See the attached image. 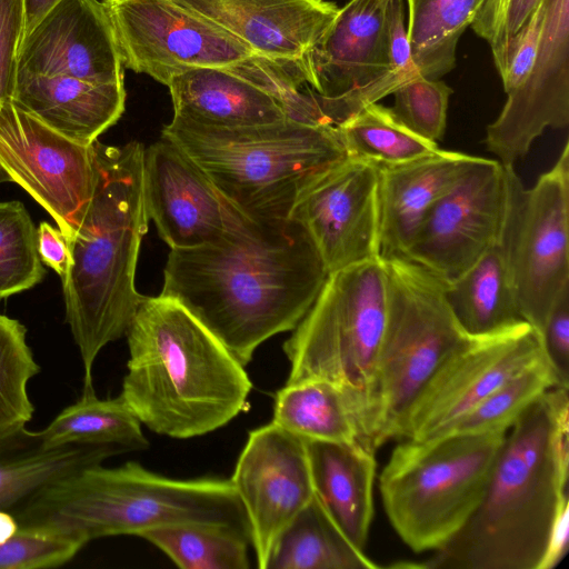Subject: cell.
Masks as SVG:
<instances>
[{
	"label": "cell",
	"instance_id": "cell-1",
	"mask_svg": "<svg viewBox=\"0 0 569 569\" xmlns=\"http://www.w3.org/2000/svg\"><path fill=\"white\" fill-rule=\"evenodd\" d=\"M328 274L299 222L244 216L216 241L171 249L160 295L181 303L246 367L262 342L297 327Z\"/></svg>",
	"mask_w": 569,
	"mask_h": 569
},
{
	"label": "cell",
	"instance_id": "cell-2",
	"mask_svg": "<svg viewBox=\"0 0 569 569\" xmlns=\"http://www.w3.org/2000/svg\"><path fill=\"white\" fill-rule=\"evenodd\" d=\"M568 480L569 388L555 387L507 431L477 509L419 568L539 569Z\"/></svg>",
	"mask_w": 569,
	"mask_h": 569
},
{
	"label": "cell",
	"instance_id": "cell-3",
	"mask_svg": "<svg viewBox=\"0 0 569 569\" xmlns=\"http://www.w3.org/2000/svg\"><path fill=\"white\" fill-rule=\"evenodd\" d=\"M93 193L73 236L61 278L66 321L79 349L83 389H92L93 363L108 343L126 336L143 298L136 289L140 246L149 217L143 192L144 147L93 142Z\"/></svg>",
	"mask_w": 569,
	"mask_h": 569
},
{
	"label": "cell",
	"instance_id": "cell-4",
	"mask_svg": "<svg viewBox=\"0 0 569 569\" xmlns=\"http://www.w3.org/2000/svg\"><path fill=\"white\" fill-rule=\"evenodd\" d=\"M126 337L120 395L151 431L203 436L247 407L252 383L244 367L177 300L143 296Z\"/></svg>",
	"mask_w": 569,
	"mask_h": 569
},
{
	"label": "cell",
	"instance_id": "cell-5",
	"mask_svg": "<svg viewBox=\"0 0 569 569\" xmlns=\"http://www.w3.org/2000/svg\"><path fill=\"white\" fill-rule=\"evenodd\" d=\"M12 515L22 529L84 545L180 525L230 528L250 539L249 521L230 479H171L133 461L79 469L39 489Z\"/></svg>",
	"mask_w": 569,
	"mask_h": 569
},
{
	"label": "cell",
	"instance_id": "cell-6",
	"mask_svg": "<svg viewBox=\"0 0 569 569\" xmlns=\"http://www.w3.org/2000/svg\"><path fill=\"white\" fill-rule=\"evenodd\" d=\"M242 214L287 219L299 198L348 156L336 127L290 119L239 128L178 118L161 130Z\"/></svg>",
	"mask_w": 569,
	"mask_h": 569
},
{
	"label": "cell",
	"instance_id": "cell-7",
	"mask_svg": "<svg viewBox=\"0 0 569 569\" xmlns=\"http://www.w3.org/2000/svg\"><path fill=\"white\" fill-rule=\"evenodd\" d=\"M388 310L360 442L372 451L399 439L405 416L432 373L469 336L436 276L407 258L385 261Z\"/></svg>",
	"mask_w": 569,
	"mask_h": 569
},
{
	"label": "cell",
	"instance_id": "cell-8",
	"mask_svg": "<svg viewBox=\"0 0 569 569\" xmlns=\"http://www.w3.org/2000/svg\"><path fill=\"white\" fill-rule=\"evenodd\" d=\"M507 432L402 439L379 477L387 517L415 552L436 551L469 520Z\"/></svg>",
	"mask_w": 569,
	"mask_h": 569
},
{
	"label": "cell",
	"instance_id": "cell-9",
	"mask_svg": "<svg viewBox=\"0 0 569 569\" xmlns=\"http://www.w3.org/2000/svg\"><path fill=\"white\" fill-rule=\"evenodd\" d=\"M388 310V276L380 258L328 274L315 302L284 341L286 383L320 379L347 395L359 441Z\"/></svg>",
	"mask_w": 569,
	"mask_h": 569
},
{
	"label": "cell",
	"instance_id": "cell-10",
	"mask_svg": "<svg viewBox=\"0 0 569 569\" xmlns=\"http://www.w3.org/2000/svg\"><path fill=\"white\" fill-rule=\"evenodd\" d=\"M521 318L540 333L569 286V143L553 167L525 189L515 169L500 242Z\"/></svg>",
	"mask_w": 569,
	"mask_h": 569
},
{
	"label": "cell",
	"instance_id": "cell-11",
	"mask_svg": "<svg viewBox=\"0 0 569 569\" xmlns=\"http://www.w3.org/2000/svg\"><path fill=\"white\" fill-rule=\"evenodd\" d=\"M513 166L476 157L426 214L407 251L445 284L500 244Z\"/></svg>",
	"mask_w": 569,
	"mask_h": 569
},
{
	"label": "cell",
	"instance_id": "cell-12",
	"mask_svg": "<svg viewBox=\"0 0 569 569\" xmlns=\"http://www.w3.org/2000/svg\"><path fill=\"white\" fill-rule=\"evenodd\" d=\"M389 3L349 0L315 47L295 59L306 89L330 99L336 126L405 83L388 61Z\"/></svg>",
	"mask_w": 569,
	"mask_h": 569
},
{
	"label": "cell",
	"instance_id": "cell-13",
	"mask_svg": "<svg viewBox=\"0 0 569 569\" xmlns=\"http://www.w3.org/2000/svg\"><path fill=\"white\" fill-rule=\"evenodd\" d=\"M124 68L168 86L198 67H229L253 52L173 0H101Z\"/></svg>",
	"mask_w": 569,
	"mask_h": 569
},
{
	"label": "cell",
	"instance_id": "cell-14",
	"mask_svg": "<svg viewBox=\"0 0 569 569\" xmlns=\"http://www.w3.org/2000/svg\"><path fill=\"white\" fill-rule=\"evenodd\" d=\"M0 168L69 240L93 193L97 162L86 146L49 128L11 100L0 109Z\"/></svg>",
	"mask_w": 569,
	"mask_h": 569
},
{
	"label": "cell",
	"instance_id": "cell-15",
	"mask_svg": "<svg viewBox=\"0 0 569 569\" xmlns=\"http://www.w3.org/2000/svg\"><path fill=\"white\" fill-rule=\"evenodd\" d=\"M545 357L537 332L526 321L472 337L441 362L420 390L398 440L429 437Z\"/></svg>",
	"mask_w": 569,
	"mask_h": 569
},
{
	"label": "cell",
	"instance_id": "cell-16",
	"mask_svg": "<svg viewBox=\"0 0 569 569\" xmlns=\"http://www.w3.org/2000/svg\"><path fill=\"white\" fill-rule=\"evenodd\" d=\"M230 480L266 569L276 540L315 495L306 439L272 421L250 431Z\"/></svg>",
	"mask_w": 569,
	"mask_h": 569
},
{
	"label": "cell",
	"instance_id": "cell-17",
	"mask_svg": "<svg viewBox=\"0 0 569 569\" xmlns=\"http://www.w3.org/2000/svg\"><path fill=\"white\" fill-rule=\"evenodd\" d=\"M378 166L347 157L297 201L290 217L316 246L328 273L379 258Z\"/></svg>",
	"mask_w": 569,
	"mask_h": 569
},
{
	"label": "cell",
	"instance_id": "cell-18",
	"mask_svg": "<svg viewBox=\"0 0 569 569\" xmlns=\"http://www.w3.org/2000/svg\"><path fill=\"white\" fill-rule=\"evenodd\" d=\"M539 51L526 81L488 126L487 149L503 166L525 157L547 128L569 123V0H543Z\"/></svg>",
	"mask_w": 569,
	"mask_h": 569
},
{
	"label": "cell",
	"instance_id": "cell-19",
	"mask_svg": "<svg viewBox=\"0 0 569 569\" xmlns=\"http://www.w3.org/2000/svg\"><path fill=\"white\" fill-rule=\"evenodd\" d=\"M143 192L148 217L170 249L216 241L244 217L164 138L144 148Z\"/></svg>",
	"mask_w": 569,
	"mask_h": 569
},
{
	"label": "cell",
	"instance_id": "cell-20",
	"mask_svg": "<svg viewBox=\"0 0 569 569\" xmlns=\"http://www.w3.org/2000/svg\"><path fill=\"white\" fill-rule=\"evenodd\" d=\"M123 69L111 22L99 0H60L18 51V72L122 83Z\"/></svg>",
	"mask_w": 569,
	"mask_h": 569
},
{
	"label": "cell",
	"instance_id": "cell-21",
	"mask_svg": "<svg viewBox=\"0 0 569 569\" xmlns=\"http://www.w3.org/2000/svg\"><path fill=\"white\" fill-rule=\"evenodd\" d=\"M222 29L253 54L296 59L310 51L339 8L328 0H173Z\"/></svg>",
	"mask_w": 569,
	"mask_h": 569
},
{
	"label": "cell",
	"instance_id": "cell-22",
	"mask_svg": "<svg viewBox=\"0 0 569 569\" xmlns=\"http://www.w3.org/2000/svg\"><path fill=\"white\" fill-rule=\"evenodd\" d=\"M475 156L438 149L422 158L378 166L379 258H406L426 214Z\"/></svg>",
	"mask_w": 569,
	"mask_h": 569
},
{
	"label": "cell",
	"instance_id": "cell-23",
	"mask_svg": "<svg viewBox=\"0 0 569 569\" xmlns=\"http://www.w3.org/2000/svg\"><path fill=\"white\" fill-rule=\"evenodd\" d=\"M11 101L62 136L89 146L122 116L124 83L18 72Z\"/></svg>",
	"mask_w": 569,
	"mask_h": 569
},
{
	"label": "cell",
	"instance_id": "cell-24",
	"mask_svg": "<svg viewBox=\"0 0 569 569\" xmlns=\"http://www.w3.org/2000/svg\"><path fill=\"white\" fill-rule=\"evenodd\" d=\"M306 443L315 495L347 539L365 550L373 516L375 451L359 441Z\"/></svg>",
	"mask_w": 569,
	"mask_h": 569
},
{
	"label": "cell",
	"instance_id": "cell-25",
	"mask_svg": "<svg viewBox=\"0 0 569 569\" xmlns=\"http://www.w3.org/2000/svg\"><path fill=\"white\" fill-rule=\"evenodd\" d=\"M173 118L216 128H239L288 119L266 91L228 67H198L168 83Z\"/></svg>",
	"mask_w": 569,
	"mask_h": 569
},
{
	"label": "cell",
	"instance_id": "cell-26",
	"mask_svg": "<svg viewBox=\"0 0 569 569\" xmlns=\"http://www.w3.org/2000/svg\"><path fill=\"white\" fill-rule=\"evenodd\" d=\"M122 450L111 446L68 445L44 449L26 425L0 432V509L9 510L46 485L101 463Z\"/></svg>",
	"mask_w": 569,
	"mask_h": 569
},
{
	"label": "cell",
	"instance_id": "cell-27",
	"mask_svg": "<svg viewBox=\"0 0 569 569\" xmlns=\"http://www.w3.org/2000/svg\"><path fill=\"white\" fill-rule=\"evenodd\" d=\"M443 287L450 310L469 336L491 335L525 321L500 244Z\"/></svg>",
	"mask_w": 569,
	"mask_h": 569
},
{
	"label": "cell",
	"instance_id": "cell-28",
	"mask_svg": "<svg viewBox=\"0 0 569 569\" xmlns=\"http://www.w3.org/2000/svg\"><path fill=\"white\" fill-rule=\"evenodd\" d=\"M377 568L380 566L347 539L313 495L276 540L266 569Z\"/></svg>",
	"mask_w": 569,
	"mask_h": 569
},
{
	"label": "cell",
	"instance_id": "cell-29",
	"mask_svg": "<svg viewBox=\"0 0 569 569\" xmlns=\"http://www.w3.org/2000/svg\"><path fill=\"white\" fill-rule=\"evenodd\" d=\"M44 449L68 445L111 446L124 452L144 450L149 441L141 422L119 395L99 399L93 388L66 407L38 431Z\"/></svg>",
	"mask_w": 569,
	"mask_h": 569
},
{
	"label": "cell",
	"instance_id": "cell-30",
	"mask_svg": "<svg viewBox=\"0 0 569 569\" xmlns=\"http://www.w3.org/2000/svg\"><path fill=\"white\" fill-rule=\"evenodd\" d=\"M272 422L306 440L359 441L347 395L326 380L286 383L274 393Z\"/></svg>",
	"mask_w": 569,
	"mask_h": 569
},
{
	"label": "cell",
	"instance_id": "cell-31",
	"mask_svg": "<svg viewBox=\"0 0 569 569\" xmlns=\"http://www.w3.org/2000/svg\"><path fill=\"white\" fill-rule=\"evenodd\" d=\"M408 39L421 76L438 79L455 68L457 43L485 0H406Z\"/></svg>",
	"mask_w": 569,
	"mask_h": 569
},
{
	"label": "cell",
	"instance_id": "cell-32",
	"mask_svg": "<svg viewBox=\"0 0 569 569\" xmlns=\"http://www.w3.org/2000/svg\"><path fill=\"white\" fill-rule=\"evenodd\" d=\"M347 156L377 166L409 162L436 152L437 142L409 130L391 108L367 104L338 124Z\"/></svg>",
	"mask_w": 569,
	"mask_h": 569
},
{
	"label": "cell",
	"instance_id": "cell-33",
	"mask_svg": "<svg viewBox=\"0 0 569 569\" xmlns=\"http://www.w3.org/2000/svg\"><path fill=\"white\" fill-rule=\"evenodd\" d=\"M555 387L561 386L545 357L501 383L466 413L427 438L507 432L539 397Z\"/></svg>",
	"mask_w": 569,
	"mask_h": 569
},
{
	"label": "cell",
	"instance_id": "cell-34",
	"mask_svg": "<svg viewBox=\"0 0 569 569\" xmlns=\"http://www.w3.org/2000/svg\"><path fill=\"white\" fill-rule=\"evenodd\" d=\"M139 537L183 569H248L250 539L230 528L180 525L153 528Z\"/></svg>",
	"mask_w": 569,
	"mask_h": 569
},
{
	"label": "cell",
	"instance_id": "cell-35",
	"mask_svg": "<svg viewBox=\"0 0 569 569\" xmlns=\"http://www.w3.org/2000/svg\"><path fill=\"white\" fill-rule=\"evenodd\" d=\"M39 372L26 327L0 313V432L32 419L34 406L28 383Z\"/></svg>",
	"mask_w": 569,
	"mask_h": 569
},
{
	"label": "cell",
	"instance_id": "cell-36",
	"mask_svg": "<svg viewBox=\"0 0 569 569\" xmlns=\"http://www.w3.org/2000/svg\"><path fill=\"white\" fill-rule=\"evenodd\" d=\"M37 228L22 202H0V299L31 289L44 277Z\"/></svg>",
	"mask_w": 569,
	"mask_h": 569
},
{
	"label": "cell",
	"instance_id": "cell-37",
	"mask_svg": "<svg viewBox=\"0 0 569 569\" xmlns=\"http://www.w3.org/2000/svg\"><path fill=\"white\" fill-rule=\"evenodd\" d=\"M451 93L452 89L443 81L418 74L392 92L395 104L391 110L413 133L437 142L446 131Z\"/></svg>",
	"mask_w": 569,
	"mask_h": 569
},
{
	"label": "cell",
	"instance_id": "cell-38",
	"mask_svg": "<svg viewBox=\"0 0 569 569\" xmlns=\"http://www.w3.org/2000/svg\"><path fill=\"white\" fill-rule=\"evenodd\" d=\"M86 545L78 539L22 529L0 543V569H44L69 562Z\"/></svg>",
	"mask_w": 569,
	"mask_h": 569
},
{
	"label": "cell",
	"instance_id": "cell-39",
	"mask_svg": "<svg viewBox=\"0 0 569 569\" xmlns=\"http://www.w3.org/2000/svg\"><path fill=\"white\" fill-rule=\"evenodd\" d=\"M543 0H485L470 27L490 47L500 76L511 40Z\"/></svg>",
	"mask_w": 569,
	"mask_h": 569
},
{
	"label": "cell",
	"instance_id": "cell-40",
	"mask_svg": "<svg viewBox=\"0 0 569 569\" xmlns=\"http://www.w3.org/2000/svg\"><path fill=\"white\" fill-rule=\"evenodd\" d=\"M23 27V0H0V109L11 100L14 89ZM2 182L10 180L0 168V183Z\"/></svg>",
	"mask_w": 569,
	"mask_h": 569
},
{
	"label": "cell",
	"instance_id": "cell-41",
	"mask_svg": "<svg viewBox=\"0 0 569 569\" xmlns=\"http://www.w3.org/2000/svg\"><path fill=\"white\" fill-rule=\"evenodd\" d=\"M543 18L545 7L542 2L510 42L506 70L501 76L507 94L517 90L530 73L540 47Z\"/></svg>",
	"mask_w": 569,
	"mask_h": 569
},
{
	"label": "cell",
	"instance_id": "cell-42",
	"mask_svg": "<svg viewBox=\"0 0 569 569\" xmlns=\"http://www.w3.org/2000/svg\"><path fill=\"white\" fill-rule=\"evenodd\" d=\"M538 337L560 386L569 388V286L557 297Z\"/></svg>",
	"mask_w": 569,
	"mask_h": 569
},
{
	"label": "cell",
	"instance_id": "cell-43",
	"mask_svg": "<svg viewBox=\"0 0 569 569\" xmlns=\"http://www.w3.org/2000/svg\"><path fill=\"white\" fill-rule=\"evenodd\" d=\"M405 0H390L387 20V53L390 71L402 81L420 74L411 54L407 26L405 23Z\"/></svg>",
	"mask_w": 569,
	"mask_h": 569
},
{
	"label": "cell",
	"instance_id": "cell-44",
	"mask_svg": "<svg viewBox=\"0 0 569 569\" xmlns=\"http://www.w3.org/2000/svg\"><path fill=\"white\" fill-rule=\"evenodd\" d=\"M37 248L42 262L62 278L70 264L67 240L60 229L42 221L37 228Z\"/></svg>",
	"mask_w": 569,
	"mask_h": 569
},
{
	"label": "cell",
	"instance_id": "cell-45",
	"mask_svg": "<svg viewBox=\"0 0 569 569\" xmlns=\"http://www.w3.org/2000/svg\"><path fill=\"white\" fill-rule=\"evenodd\" d=\"M569 546V506L558 516L539 569H553L567 555Z\"/></svg>",
	"mask_w": 569,
	"mask_h": 569
},
{
	"label": "cell",
	"instance_id": "cell-46",
	"mask_svg": "<svg viewBox=\"0 0 569 569\" xmlns=\"http://www.w3.org/2000/svg\"><path fill=\"white\" fill-rule=\"evenodd\" d=\"M59 1L60 0H23L24 27L22 40L32 31L38 22L46 16V13Z\"/></svg>",
	"mask_w": 569,
	"mask_h": 569
},
{
	"label": "cell",
	"instance_id": "cell-47",
	"mask_svg": "<svg viewBox=\"0 0 569 569\" xmlns=\"http://www.w3.org/2000/svg\"><path fill=\"white\" fill-rule=\"evenodd\" d=\"M19 530V525L12 513L0 509V543L12 538Z\"/></svg>",
	"mask_w": 569,
	"mask_h": 569
}]
</instances>
